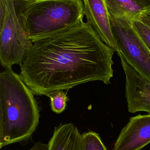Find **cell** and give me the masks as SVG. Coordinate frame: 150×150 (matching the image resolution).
<instances>
[{
	"label": "cell",
	"instance_id": "1",
	"mask_svg": "<svg viewBox=\"0 0 150 150\" xmlns=\"http://www.w3.org/2000/svg\"><path fill=\"white\" fill-rule=\"evenodd\" d=\"M114 50L100 39L88 22L33 43L20 67L19 76L37 95L68 90L113 76Z\"/></svg>",
	"mask_w": 150,
	"mask_h": 150
},
{
	"label": "cell",
	"instance_id": "2",
	"mask_svg": "<svg viewBox=\"0 0 150 150\" xmlns=\"http://www.w3.org/2000/svg\"><path fill=\"white\" fill-rule=\"evenodd\" d=\"M32 91L11 69L0 74V148L27 142L39 124Z\"/></svg>",
	"mask_w": 150,
	"mask_h": 150
},
{
	"label": "cell",
	"instance_id": "3",
	"mask_svg": "<svg viewBox=\"0 0 150 150\" xmlns=\"http://www.w3.org/2000/svg\"><path fill=\"white\" fill-rule=\"evenodd\" d=\"M18 21L32 42L83 21L82 0H13Z\"/></svg>",
	"mask_w": 150,
	"mask_h": 150
},
{
	"label": "cell",
	"instance_id": "4",
	"mask_svg": "<svg viewBox=\"0 0 150 150\" xmlns=\"http://www.w3.org/2000/svg\"><path fill=\"white\" fill-rule=\"evenodd\" d=\"M110 17L119 52L130 67L150 82V52L133 27L132 19L125 16Z\"/></svg>",
	"mask_w": 150,
	"mask_h": 150
},
{
	"label": "cell",
	"instance_id": "5",
	"mask_svg": "<svg viewBox=\"0 0 150 150\" xmlns=\"http://www.w3.org/2000/svg\"><path fill=\"white\" fill-rule=\"evenodd\" d=\"M16 17L13 0H0V62L5 69L21 67L28 52L18 41Z\"/></svg>",
	"mask_w": 150,
	"mask_h": 150
},
{
	"label": "cell",
	"instance_id": "6",
	"mask_svg": "<svg viewBox=\"0 0 150 150\" xmlns=\"http://www.w3.org/2000/svg\"><path fill=\"white\" fill-rule=\"evenodd\" d=\"M117 53L126 76L125 94L129 112L135 113L143 111L150 114V81L130 67L120 52Z\"/></svg>",
	"mask_w": 150,
	"mask_h": 150
},
{
	"label": "cell",
	"instance_id": "7",
	"mask_svg": "<svg viewBox=\"0 0 150 150\" xmlns=\"http://www.w3.org/2000/svg\"><path fill=\"white\" fill-rule=\"evenodd\" d=\"M150 143V114L131 117L113 150H140Z\"/></svg>",
	"mask_w": 150,
	"mask_h": 150
},
{
	"label": "cell",
	"instance_id": "8",
	"mask_svg": "<svg viewBox=\"0 0 150 150\" xmlns=\"http://www.w3.org/2000/svg\"><path fill=\"white\" fill-rule=\"evenodd\" d=\"M84 13L100 39L114 50L119 51L111 27L110 15L105 0H82Z\"/></svg>",
	"mask_w": 150,
	"mask_h": 150
},
{
	"label": "cell",
	"instance_id": "9",
	"mask_svg": "<svg viewBox=\"0 0 150 150\" xmlns=\"http://www.w3.org/2000/svg\"><path fill=\"white\" fill-rule=\"evenodd\" d=\"M48 150H82V134L73 123H61L55 128Z\"/></svg>",
	"mask_w": 150,
	"mask_h": 150
},
{
	"label": "cell",
	"instance_id": "10",
	"mask_svg": "<svg viewBox=\"0 0 150 150\" xmlns=\"http://www.w3.org/2000/svg\"><path fill=\"white\" fill-rule=\"evenodd\" d=\"M110 16H125L132 19H138L146 10L144 6L135 0H105Z\"/></svg>",
	"mask_w": 150,
	"mask_h": 150
},
{
	"label": "cell",
	"instance_id": "11",
	"mask_svg": "<svg viewBox=\"0 0 150 150\" xmlns=\"http://www.w3.org/2000/svg\"><path fill=\"white\" fill-rule=\"evenodd\" d=\"M82 137V150H107L97 133L89 131L83 133Z\"/></svg>",
	"mask_w": 150,
	"mask_h": 150
},
{
	"label": "cell",
	"instance_id": "12",
	"mask_svg": "<svg viewBox=\"0 0 150 150\" xmlns=\"http://www.w3.org/2000/svg\"><path fill=\"white\" fill-rule=\"evenodd\" d=\"M51 100V106L53 112L57 114L63 112L66 107L68 97L63 90L55 91L48 94Z\"/></svg>",
	"mask_w": 150,
	"mask_h": 150
},
{
	"label": "cell",
	"instance_id": "13",
	"mask_svg": "<svg viewBox=\"0 0 150 150\" xmlns=\"http://www.w3.org/2000/svg\"><path fill=\"white\" fill-rule=\"evenodd\" d=\"M132 25L150 52V28L138 19H133Z\"/></svg>",
	"mask_w": 150,
	"mask_h": 150
},
{
	"label": "cell",
	"instance_id": "14",
	"mask_svg": "<svg viewBox=\"0 0 150 150\" xmlns=\"http://www.w3.org/2000/svg\"><path fill=\"white\" fill-rule=\"evenodd\" d=\"M138 20L150 28V9L144 11L139 16Z\"/></svg>",
	"mask_w": 150,
	"mask_h": 150
},
{
	"label": "cell",
	"instance_id": "15",
	"mask_svg": "<svg viewBox=\"0 0 150 150\" xmlns=\"http://www.w3.org/2000/svg\"><path fill=\"white\" fill-rule=\"evenodd\" d=\"M29 150H48V144L42 143L39 142L34 144L32 147Z\"/></svg>",
	"mask_w": 150,
	"mask_h": 150
},
{
	"label": "cell",
	"instance_id": "16",
	"mask_svg": "<svg viewBox=\"0 0 150 150\" xmlns=\"http://www.w3.org/2000/svg\"><path fill=\"white\" fill-rule=\"evenodd\" d=\"M145 7L146 10L150 9V0H135Z\"/></svg>",
	"mask_w": 150,
	"mask_h": 150
}]
</instances>
